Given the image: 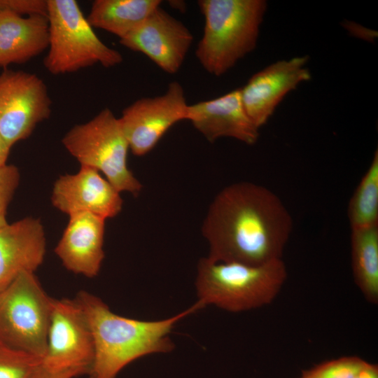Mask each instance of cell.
Masks as SVG:
<instances>
[{"instance_id": "1", "label": "cell", "mask_w": 378, "mask_h": 378, "mask_svg": "<svg viewBox=\"0 0 378 378\" xmlns=\"http://www.w3.org/2000/svg\"><path fill=\"white\" fill-rule=\"evenodd\" d=\"M293 224L289 211L269 188L247 181L230 184L216 195L203 221L207 258L250 265L282 259Z\"/></svg>"}, {"instance_id": "2", "label": "cell", "mask_w": 378, "mask_h": 378, "mask_svg": "<svg viewBox=\"0 0 378 378\" xmlns=\"http://www.w3.org/2000/svg\"><path fill=\"white\" fill-rule=\"evenodd\" d=\"M75 299L84 311L94 342V358L88 378H116L130 363L143 356L171 352L170 337L176 323L204 307L197 301L173 316L144 321L113 312L99 297L80 290Z\"/></svg>"}, {"instance_id": "3", "label": "cell", "mask_w": 378, "mask_h": 378, "mask_svg": "<svg viewBox=\"0 0 378 378\" xmlns=\"http://www.w3.org/2000/svg\"><path fill=\"white\" fill-rule=\"evenodd\" d=\"M204 18L195 55L206 71L220 76L253 51L267 9L265 0H199Z\"/></svg>"}, {"instance_id": "4", "label": "cell", "mask_w": 378, "mask_h": 378, "mask_svg": "<svg viewBox=\"0 0 378 378\" xmlns=\"http://www.w3.org/2000/svg\"><path fill=\"white\" fill-rule=\"evenodd\" d=\"M286 278L282 259L250 265L202 258L195 281L197 302L204 307L212 304L230 312L262 307L274 300Z\"/></svg>"}, {"instance_id": "5", "label": "cell", "mask_w": 378, "mask_h": 378, "mask_svg": "<svg viewBox=\"0 0 378 378\" xmlns=\"http://www.w3.org/2000/svg\"><path fill=\"white\" fill-rule=\"evenodd\" d=\"M48 52L43 64L54 75L100 64L108 68L122 62L120 52L103 43L75 0H47Z\"/></svg>"}, {"instance_id": "6", "label": "cell", "mask_w": 378, "mask_h": 378, "mask_svg": "<svg viewBox=\"0 0 378 378\" xmlns=\"http://www.w3.org/2000/svg\"><path fill=\"white\" fill-rule=\"evenodd\" d=\"M62 142L80 166L103 173L120 192H141V183L127 167L128 141L111 109L104 108L88 122L74 126Z\"/></svg>"}, {"instance_id": "7", "label": "cell", "mask_w": 378, "mask_h": 378, "mask_svg": "<svg viewBox=\"0 0 378 378\" xmlns=\"http://www.w3.org/2000/svg\"><path fill=\"white\" fill-rule=\"evenodd\" d=\"M52 301L34 272H22L0 291V343L43 359Z\"/></svg>"}, {"instance_id": "8", "label": "cell", "mask_w": 378, "mask_h": 378, "mask_svg": "<svg viewBox=\"0 0 378 378\" xmlns=\"http://www.w3.org/2000/svg\"><path fill=\"white\" fill-rule=\"evenodd\" d=\"M51 105L47 86L37 75L8 68L0 74V135L10 148L50 117Z\"/></svg>"}, {"instance_id": "9", "label": "cell", "mask_w": 378, "mask_h": 378, "mask_svg": "<svg viewBox=\"0 0 378 378\" xmlns=\"http://www.w3.org/2000/svg\"><path fill=\"white\" fill-rule=\"evenodd\" d=\"M94 358L92 333L74 299H53L43 366L51 371L80 370L88 374Z\"/></svg>"}, {"instance_id": "10", "label": "cell", "mask_w": 378, "mask_h": 378, "mask_svg": "<svg viewBox=\"0 0 378 378\" xmlns=\"http://www.w3.org/2000/svg\"><path fill=\"white\" fill-rule=\"evenodd\" d=\"M188 104L183 86L171 82L160 96L143 97L124 108L119 118L130 149L143 156L176 122L186 120Z\"/></svg>"}, {"instance_id": "11", "label": "cell", "mask_w": 378, "mask_h": 378, "mask_svg": "<svg viewBox=\"0 0 378 378\" xmlns=\"http://www.w3.org/2000/svg\"><path fill=\"white\" fill-rule=\"evenodd\" d=\"M192 41L190 31L160 6L120 39V43L145 55L162 71L173 74L181 69Z\"/></svg>"}, {"instance_id": "12", "label": "cell", "mask_w": 378, "mask_h": 378, "mask_svg": "<svg viewBox=\"0 0 378 378\" xmlns=\"http://www.w3.org/2000/svg\"><path fill=\"white\" fill-rule=\"evenodd\" d=\"M307 55L279 60L253 74L240 89L244 109L260 129L290 91L311 79Z\"/></svg>"}, {"instance_id": "13", "label": "cell", "mask_w": 378, "mask_h": 378, "mask_svg": "<svg viewBox=\"0 0 378 378\" xmlns=\"http://www.w3.org/2000/svg\"><path fill=\"white\" fill-rule=\"evenodd\" d=\"M120 193L100 172L80 166L76 174L57 179L51 202L56 209L69 216L89 213L106 220L122 211L123 202Z\"/></svg>"}, {"instance_id": "14", "label": "cell", "mask_w": 378, "mask_h": 378, "mask_svg": "<svg viewBox=\"0 0 378 378\" xmlns=\"http://www.w3.org/2000/svg\"><path fill=\"white\" fill-rule=\"evenodd\" d=\"M186 120L211 143L230 137L253 145L259 138V128L244 109L239 88L213 99L188 104Z\"/></svg>"}, {"instance_id": "15", "label": "cell", "mask_w": 378, "mask_h": 378, "mask_svg": "<svg viewBox=\"0 0 378 378\" xmlns=\"http://www.w3.org/2000/svg\"><path fill=\"white\" fill-rule=\"evenodd\" d=\"M105 220L89 213L69 216L55 248L66 270L89 278L99 274L104 258Z\"/></svg>"}, {"instance_id": "16", "label": "cell", "mask_w": 378, "mask_h": 378, "mask_svg": "<svg viewBox=\"0 0 378 378\" xmlns=\"http://www.w3.org/2000/svg\"><path fill=\"white\" fill-rule=\"evenodd\" d=\"M45 254V232L38 219L26 217L1 227L0 291L22 272H35Z\"/></svg>"}, {"instance_id": "17", "label": "cell", "mask_w": 378, "mask_h": 378, "mask_svg": "<svg viewBox=\"0 0 378 378\" xmlns=\"http://www.w3.org/2000/svg\"><path fill=\"white\" fill-rule=\"evenodd\" d=\"M47 15L21 16L0 11V67L22 64L48 48Z\"/></svg>"}, {"instance_id": "18", "label": "cell", "mask_w": 378, "mask_h": 378, "mask_svg": "<svg viewBox=\"0 0 378 378\" xmlns=\"http://www.w3.org/2000/svg\"><path fill=\"white\" fill-rule=\"evenodd\" d=\"M160 0H95L87 20L99 28L123 38L160 6Z\"/></svg>"}, {"instance_id": "19", "label": "cell", "mask_w": 378, "mask_h": 378, "mask_svg": "<svg viewBox=\"0 0 378 378\" xmlns=\"http://www.w3.org/2000/svg\"><path fill=\"white\" fill-rule=\"evenodd\" d=\"M351 268L354 281L367 301L378 302V225L351 230Z\"/></svg>"}, {"instance_id": "20", "label": "cell", "mask_w": 378, "mask_h": 378, "mask_svg": "<svg viewBox=\"0 0 378 378\" xmlns=\"http://www.w3.org/2000/svg\"><path fill=\"white\" fill-rule=\"evenodd\" d=\"M351 230L378 225V151L355 190L348 206Z\"/></svg>"}, {"instance_id": "21", "label": "cell", "mask_w": 378, "mask_h": 378, "mask_svg": "<svg viewBox=\"0 0 378 378\" xmlns=\"http://www.w3.org/2000/svg\"><path fill=\"white\" fill-rule=\"evenodd\" d=\"M42 358L0 343V378H33Z\"/></svg>"}, {"instance_id": "22", "label": "cell", "mask_w": 378, "mask_h": 378, "mask_svg": "<svg viewBox=\"0 0 378 378\" xmlns=\"http://www.w3.org/2000/svg\"><path fill=\"white\" fill-rule=\"evenodd\" d=\"M365 363L357 356L341 357L304 370L300 378H354Z\"/></svg>"}, {"instance_id": "23", "label": "cell", "mask_w": 378, "mask_h": 378, "mask_svg": "<svg viewBox=\"0 0 378 378\" xmlns=\"http://www.w3.org/2000/svg\"><path fill=\"white\" fill-rule=\"evenodd\" d=\"M20 172L13 164L0 167V227L6 225L8 204L20 183Z\"/></svg>"}, {"instance_id": "24", "label": "cell", "mask_w": 378, "mask_h": 378, "mask_svg": "<svg viewBox=\"0 0 378 378\" xmlns=\"http://www.w3.org/2000/svg\"><path fill=\"white\" fill-rule=\"evenodd\" d=\"M47 0H0V11L27 16L47 15Z\"/></svg>"}, {"instance_id": "25", "label": "cell", "mask_w": 378, "mask_h": 378, "mask_svg": "<svg viewBox=\"0 0 378 378\" xmlns=\"http://www.w3.org/2000/svg\"><path fill=\"white\" fill-rule=\"evenodd\" d=\"M82 374H85V372L80 370L55 372L45 368L42 365L33 378H75Z\"/></svg>"}, {"instance_id": "26", "label": "cell", "mask_w": 378, "mask_h": 378, "mask_svg": "<svg viewBox=\"0 0 378 378\" xmlns=\"http://www.w3.org/2000/svg\"><path fill=\"white\" fill-rule=\"evenodd\" d=\"M354 378H378V365L366 362Z\"/></svg>"}, {"instance_id": "27", "label": "cell", "mask_w": 378, "mask_h": 378, "mask_svg": "<svg viewBox=\"0 0 378 378\" xmlns=\"http://www.w3.org/2000/svg\"><path fill=\"white\" fill-rule=\"evenodd\" d=\"M10 148L6 144L0 135V167L6 164Z\"/></svg>"}]
</instances>
